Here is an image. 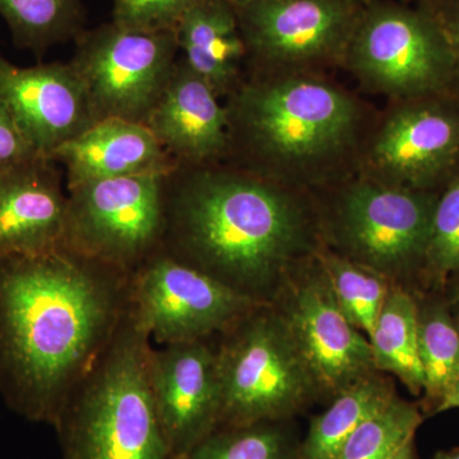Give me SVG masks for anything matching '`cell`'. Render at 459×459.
<instances>
[{"mask_svg": "<svg viewBox=\"0 0 459 459\" xmlns=\"http://www.w3.org/2000/svg\"><path fill=\"white\" fill-rule=\"evenodd\" d=\"M129 276L63 247L0 258V395L56 427L128 312Z\"/></svg>", "mask_w": 459, "mask_h": 459, "instance_id": "6da1fadb", "label": "cell"}, {"mask_svg": "<svg viewBox=\"0 0 459 459\" xmlns=\"http://www.w3.org/2000/svg\"><path fill=\"white\" fill-rule=\"evenodd\" d=\"M186 170L169 178L161 250L238 294L271 303L290 271L322 246L319 208L256 172Z\"/></svg>", "mask_w": 459, "mask_h": 459, "instance_id": "7a4b0ae2", "label": "cell"}, {"mask_svg": "<svg viewBox=\"0 0 459 459\" xmlns=\"http://www.w3.org/2000/svg\"><path fill=\"white\" fill-rule=\"evenodd\" d=\"M226 108L231 146L238 142L253 172L292 188L319 180L343 159L361 124L352 96L303 74L240 83Z\"/></svg>", "mask_w": 459, "mask_h": 459, "instance_id": "3957f363", "label": "cell"}, {"mask_svg": "<svg viewBox=\"0 0 459 459\" xmlns=\"http://www.w3.org/2000/svg\"><path fill=\"white\" fill-rule=\"evenodd\" d=\"M152 351L128 305L54 427L63 459H172L151 382Z\"/></svg>", "mask_w": 459, "mask_h": 459, "instance_id": "277c9868", "label": "cell"}, {"mask_svg": "<svg viewBox=\"0 0 459 459\" xmlns=\"http://www.w3.org/2000/svg\"><path fill=\"white\" fill-rule=\"evenodd\" d=\"M437 193L367 177L352 181L319 208L323 246L392 285L419 291Z\"/></svg>", "mask_w": 459, "mask_h": 459, "instance_id": "5b68a950", "label": "cell"}, {"mask_svg": "<svg viewBox=\"0 0 459 459\" xmlns=\"http://www.w3.org/2000/svg\"><path fill=\"white\" fill-rule=\"evenodd\" d=\"M213 341L220 427L294 420L319 402L309 369L271 303L256 305Z\"/></svg>", "mask_w": 459, "mask_h": 459, "instance_id": "8992f818", "label": "cell"}, {"mask_svg": "<svg viewBox=\"0 0 459 459\" xmlns=\"http://www.w3.org/2000/svg\"><path fill=\"white\" fill-rule=\"evenodd\" d=\"M343 59L365 86L395 101L457 91L451 45L427 5L365 4Z\"/></svg>", "mask_w": 459, "mask_h": 459, "instance_id": "52a82bcc", "label": "cell"}, {"mask_svg": "<svg viewBox=\"0 0 459 459\" xmlns=\"http://www.w3.org/2000/svg\"><path fill=\"white\" fill-rule=\"evenodd\" d=\"M169 178L134 175L68 189L65 247L131 276L162 249Z\"/></svg>", "mask_w": 459, "mask_h": 459, "instance_id": "ba28073f", "label": "cell"}, {"mask_svg": "<svg viewBox=\"0 0 459 459\" xmlns=\"http://www.w3.org/2000/svg\"><path fill=\"white\" fill-rule=\"evenodd\" d=\"M75 41L71 63L82 78L95 123L146 124L177 65V32L132 31L110 22Z\"/></svg>", "mask_w": 459, "mask_h": 459, "instance_id": "9c48e42d", "label": "cell"}, {"mask_svg": "<svg viewBox=\"0 0 459 459\" xmlns=\"http://www.w3.org/2000/svg\"><path fill=\"white\" fill-rule=\"evenodd\" d=\"M271 304L309 369L319 402L328 403L377 373L369 338L344 316L316 253L290 271Z\"/></svg>", "mask_w": 459, "mask_h": 459, "instance_id": "30bf717a", "label": "cell"}, {"mask_svg": "<svg viewBox=\"0 0 459 459\" xmlns=\"http://www.w3.org/2000/svg\"><path fill=\"white\" fill-rule=\"evenodd\" d=\"M129 310L151 341L211 340L256 303L160 250L129 276Z\"/></svg>", "mask_w": 459, "mask_h": 459, "instance_id": "8fae6325", "label": "cell"}, {"mask_svg": "<svg viewBox=\"0 0 459 459\" xmlns=\"http://www.w3.org/2000/svg\"><path fill=\"white\" fill-rule=\"evenodd\" d=\"M369 179L439 192L459 172V92L397 101L367 153Z\"/></svg>", "mask_w": 459, "mask_h": 459, "instance_id": "7c38bea8", "label": "cell"}, {"mask_svg": "<svg viewBox=\"0 0 459 459\" xmlns=\"http://www.w3.org/2000/svg\"><path fill=\"white\" fill-rule=\"evenodd\" d=\"M364 5L355 0H270L235 9L247 54L289 68L343 57Z\"/></svg>", "mask_w": 459, "mask_h": 459, "instance_id": "4fadbf2b", "label": "cell"}, {"mask_svg": "<svg viewBox=\"0 0 459 459\" xmlns=\"http://www.w3.org/2000/svg\"><path fill=\"white\" fill-rule=\"evenodd\" d=\"M151 382L172 459H184L220 427L221 391L213 338L153 349Z\"/></svg>", "mask_w": 459, "mask_h": 459, "instance_id": "5bb4252c", "label": "cell"}, {"mask_svg": "<svg viewBox=\"0 0 459 459\" xmlns=\"http://www.w3.org/2000/svg\"><path fill=\"white\" fill-rule=\"evenodd\" d=\"M0 101L48 159L95 124L86 87L71 62L21 68L0 54Z\"/></svg>", "mask_w": 459, "mask_h": 459, "instance_id": "9a60e30c", "label": "cell"}, {"mask_svg": "<svg viewBox=\"0 0 459 459\" xmlns=\"http://www.w3.org/2000/svg\"><path fill=\"white\" fill-rule=\"evenodd\" d=\"M146 126L179 169L213 165L231 148L228 108L181 57Z\"/></svg>", "mask_w": 459, "mask_h": 459, "instance_id": "2e32d148", "label": "cell"}, {"mask_svg": "<svg viewBox=\"0 0 459 459\" xmlns=\"http://www.w3.org/2000/svg\"><path fill=\"white\" fill-rule=\"evenodd\" d=\"M56 164L39 156L0 175V258L65 247L68 195Z\"/></svg>", "mask_w": 459, "mask_h": 459, "instance_id": "e0dca14e", "label": "cell"}, {"mask_svg": "<svg viewBox=\"0 0 459 459\" xmlns=\"http://www.w3.org/2000/svg\"><path fill=\"white\" fill-rule=\"evenodd\" d=\"M49 159L65 166L68 189L95 180L171 175L179 169L146 124L122 119L93 124Z\"/></svg>", "mask_w": 459, "mask_h": 459, "instance_id": "ac0fdd59", "label": "cell"}, {"mask_svg": "<svg viewBox=\"0 0 459 459\" xmlns=\"http://www.w3.org/2000/svg\"><path fill=\"white\" fill-rule=\"evenodd\" d=\"M181 59L219 98L240 86L247 56L237 9L228 0H197L177 30Z\"/></svg>", "mask_w": 459, "mask_h": 459, "instance_id": "d6986e66", "label": "cell"}, {"mask_svg": "<svg viewBox=\"0 0 459 459\" xmlns=\"http://www.w3.org/2000/svg\"><path fill=\"white\" fill-rule=\"evenodd\" d=\"M416 303L419 358L424 391L419 402L425 418L459 379V325L442 291H412Z\"/></svg>", "mask_w": 459, "mask_h": 459, "instance_id": "ffe728a7", "label": "cell"}, {"mask_svg": "<svg viewBox=\"0 0 459 459\" xmlns=\"http://www.w3.org/2000/svg\"><path fill=\"white\" fill-rule=\"evenodd\" d=\"M394 379L385 373L371 374L341 392L328 407L310 420L300 442V459H340L344 446L368 419L385 409L395 395Z\"/></svg>", "mask_w": 459, "mask_h": 459, "instance_id": "44dd1931", "label": "cell"}, {"mask_svg": "<svg viewBox=\"0 0 459 459\" xmlns=\"http://www.w3.org/2000/svg\"><path fill=\"white\" fill-rule=\"evenodd\" d=\"M369 341L376 369L400 380L411 394L421 397L424 377L412 291L401 286L391 287Z\"/></svg>", "mask_w": 459, "mask_h": 459, "instance_id": "7402d4cb", "label": "cell"}, {"mask_svg": "<svg viewBox=\"0 0 459 459\" xmlns=\"http://www.w3.org/2000/svg\"><path fill=\"white\" fill-rule=\"evenodd\" d=\"M0 16L18 49L41 57L54 45L77 40L86 9L82 0H0Z\"/></svg>", "mask_w": 459, "mask_h": 459, "instance_id": "603a6c76", "label": "cell"}, {"mask_svg": "<svg viewBox=\"0 0 459 459\" xmlns=\"http://www.w3.org/2000/svg\"><path fill=\"white\" fill-rule=\"evenodd\" d=\"M294 420L219 427L184 459H300Z\"/></svg>", "mask_w": 459, "mask_h": 459, "instance_id": "cb8c5ba5", "label": "cell"}, {"mask_svg": "<svg viewBox=\"0 0 459 459\" xmlns=\"http://www.w3.org/2000/svg\"><path fill=\"white\" fill-rule=\"evenodd\" d=\"M316 256L344 316L353 327L369 338L389 290L394 286L391 281L370 268L338 255L323 244Z\"/></svg>", "mask_w": 459, "mask_h": 459, "instance_id": "d4e9b609", "label": "cell"}, {"mask_svg": "<svg viewBox=\"0 0 459 459\" xmlns=\"http://www.w3.org/2000/svg\"><path fill=\"white\" fill-rule=\"evenodd\" d=\"M424 419L419 402L403 400L397 394L359 427L340 459H389L416 437Z\"/></svg>", "mask_w": 459, "mask_h": 459, "instance_id": "484cf974", "label": "cell"}, {"mask_svg": "<svg viewBox=\"0 0 459 459\" xmlns=\"http://www.w3.org/2000/svg\"><path fill=\"white\" fill-rule=\"evenodd\" d=\"M459 268V172L437 193L421 287L419 291H444Z\"/></svg>", "mask_w": 459, "mask_h": 459, "instance_id": "4316f807", "label": "cell"}, {"mask_svg": "<svg viewBox=\"0 0 459 459\" xmlns=\"http://www.w3.org/2000/svg\"><path fill=\"white\" fill-rule=\"evenodd\" d=\"M197 0H113L115 25L132 31L177 32Z\"/></svg>", "mask_w": 459, "mask_h": 459, "instance_id": "83f0119b", "label": "cell"}, {"mask_svg": "<svg viewBox=\"0 0 459 459\" xmlns=\"http://www.w3.org/2000/svg\"><path fill=\"white\" fill-rule=\"evenodd\" d=\"M8 108L0 101V175L39 157Z\"/></svg>", "mask_w": 459, "mask_h": 459, "instance_id": "f1b7e54d", "label": "cell"}, {"mask_svg": "<svg viewBox=\"0 0 459 459\" xmlns=\"http://www.w3.org/2000/svg\"><path fill=\"white\" fill-rule=\"evenodd\" d=\"M433 9L442 25L455 57V83L459 92V0H435L427 5Z\"/></svg>", "mask_w": 459, "mask_h": 459, "instance_id": "f546056e", "label": "cell"}, {"mask_svg": "<svg viewBox=\"0 0 459 459\" xmlns=\"http://www.w3.org/2000/svg\"><path fill=\"white\" fill-rule=\"evenodd\" d=\"M443 294L459 325V268L452 274L451 279L446 281Z\"/></svg>", "mask_w": 459, "mask_h": 459, "instance_id": "4dcf8cb0", "label": "cell"}, {"mask_svg": "<svg viewBox=\"0 0 459 459\" xmlns=\"http://www.w3.org/2000/svg\"><path fill=\"white\" fill-rule=\"evenodd\" d=\"M459 409V379L448 394L444 397L442 403L439 404L437 410V413L446 412V411Z\"/></svg>", "mask_w": 459, "mask_h": 459, "instance_id": "1f68e13d", "label": "cell"}, {"mask_svg": "<svg viewBox=\"0 0 459 459\" xmlns=\"http://www.w3.org/2000/svg\"><path fill=\"white\" fill-rule=\"evenodd\" d=\"M389 459H419L418 449H416L415 437L411 439L410 442L404 444L403 446L392 455Z\"/></svg>", "mask_w": 459, "mask_h": 459, "instance_id": "d6a6232c", "label": "cell"}, {"mask_svg": "<svg viewBox=\"0 0 459 459\" xmlns=\"http://www.w3.org/2000/svg\"><path fill=\"white\" fill-rule=\"evenodd\" d=\"M431 459H459V446L449 451L437 452Z\"/></svg>", "mask_w": 459, "mask_h": 459, "instance_id": "836d02e7", "label": "cell"}, {"mask_svg": "<svg viewBox=\"0 0 459 459\" xmlns=\"http://www.w3.org/2000/svg\"><path fill=\"white\" fill-rule=\"evenodd\" d=\"M230 4L235 8L247 7V5L255 4V3L270 2V0H228Z\"/></svg>", "mask_w": 459, "mask_h": 459, "instance_id": "e575fe53", "label": "cell"}, {"mask_svg": "<svg viewBox=\"0 0 459 459\" xmlns=\"http://www.w3.org/2000/svg\"><path fill=\"white\" fill-rule=\"evenodd\" d=\"M420 5H430L433 4L435 0H418Z\"/></svg>", "mask_w": 459, "mask_h": 459, "instance_id": "d590c367", "label": "cell"}, {"mask_svg": "<svg viewBox=\"0 0 459 459\" xmlns=\"http://www.w3.org/2000/svg\"><path fill=\"white\" fill-rule=\"evenodd\" d=\"M355 2H361L362 3V0H355Z\"/></svg>", "mask_w": 459, "mask_h": 459, "instance_id": "8d00e7d4", "label": "cell"}]
</instances>
